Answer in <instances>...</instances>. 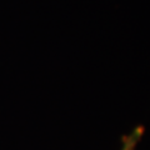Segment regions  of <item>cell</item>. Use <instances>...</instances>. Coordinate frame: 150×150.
I'll return each mask as SVG.
<instances>
[{"instance_id": "6da1fadb", "label": "cell", "mask_w": 150, "mask_h": 150, "mask_svg": "<svg viewBox=\"0 0 150 150\" xmlns=\"http://www.w3.org/2000/svg\"><path fill=\"white\" fill-rule=\"evenodd\" d=\"M144 131H145L144 126L139 125L133 131H131L130 134L124 135V137L121 138V148H120V150H137V146H138L139 142L143 138Z\"/></svg>"}]
</instances>
